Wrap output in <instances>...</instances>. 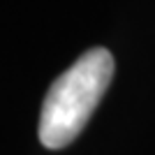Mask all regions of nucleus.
<instances>
[{
  "instance_id": "1",
  "label": "nucleus",
  "mask_w": 155,
  "mask_h": 155,
  "mask_svg": "<svg viewBox=\"0 0 155 155\" xmlns=\"http://www.w3.org/2000/svg\"><path fill=\"white\" fill-rule=\"evenodd\" d=\"M114 79V56L97 46L79 56L51 84L39 114V141L44 148L60 150L70 146L91 120Z\"/></svg>"
}]
</instances>
